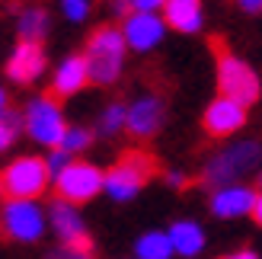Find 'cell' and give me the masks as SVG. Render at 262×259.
<instances>
[{"mask_svg":"<svg viewBox=\"0 0 262 259\" xmlns=\"http://www.w3.org/2000/svg\"><path fill=\"white\" fill-rule=\"evenodd\" d=\"M157 173H160V160H157L150 150L131 147V150H122L119 160L106 170V186L102 189H106L112 199L128 202V199H135L138 192L147 186V179H154Z\"/></svg>","mask_w":262,"mask_h":259,"instance_id":"1","label":"cell"},{"mask_svg":"<svg viewBox=\"0 0 262 259\" xmlns=\"http://www.w3.org/2000/svg\"><path fill=\"white\" fill-rule=\"evenodd\" d=\"M211 51L217 58V90L240 106H253L259 99V77L246 61H240L224 45V38H211Z\"/></svg>","mask_w":262,"mask_h":259,"instance_id":"2","label":"cell"},{"mask_svg":"<svg viewBox=\"0 0 262 259\" xmlns=\"http://www.w3.org/2000/svg\"><path fill=\"white\" fill-rule=\"evenodd\" d=\"M125 35L115 26H102L90 35L86 42V71H90V83L109 87L119 80L122 74V55H125Z\"/></svg>","mask_w":262,"mask_h":259,"instance_id":"3","label":"cell"},{"mask_svg":"<svg viewBox=\"0 0 262 259\" xmlns=\"http://www.w3.org/2000/svg\"><path fill=\"white\" fill-rule=\"evenodd\" d=\"M48 163L42 157H19L0 170V199L4 202H32L48 186Z\"/></svg>","mask_w":262,"mask_h":259,"instance_id":"4","label":"cell"},{"mask_svg":"<svg viewBox=\"0 0 262 259\" xmlns=\"http://www.w3.org/2000/svg\"><path fill=\"white\" fill-rule=\"evenodd\" d=\"M262 160V147L256 141H240V144H230L227 150H221L217 157L205 166L202 173V183L211 186V189H224V186H233L237 179H243L246 173H253Z\"/></svg>","mask_w":262,"mask_h":259,"instance_id":"5","label":"cell"},{"mask_svg":"<svg viewBox=\"0 0 262 259\" xmlns=\"http://www.w3.org/2000/svg\"><path fill=\"white\" fill-rule=\"evenodd\" d=\"M26 132H29L32 141H38V144H45V147L61 144L68 125H64V115H61V102L51 93L38 96L26 106Z\"/></svg>","mask_w":262,"mask_h":259,"instance_id":"6","label":"cell"},{"mask_svg":"<svg viewBox=\"0 0 262 259\" xmlns=\"http://www.w3.org/2000/svg\"><path fill=\"white\" fill-rule=\"evenodd\" d=\"M102 186H106V173L96 170L93 163H68L64 170L55 176V192L61 202H71V205H83L93 196H99Z\"/></svg>","mask_w":262,"mask_h":259,"instance_id":"7","label":"cell"},{"mask_svg":"<svg viewBox=\"0 0 262 259\" xmlns=\"http://www.w3.org/2000/svg\"><path fill=\"white\" fill-rule=\"evenodd\" d=\"M0 227L10 240L32 243L45 230V214L35 202H7L0 208Z\"/></svg>","mask_w":262,"mask_h":259,"instance_id":"8","label":"cell"},{"mask_svg":"<svg viewBox=\"0 0 262 259\" xmlns=\"http://www.w3.org/2000/svg\"><path fill=\"white\" fill-rule=\"evenodd\" d=\"M243 122H246V106H240V102H233L227 96H217L211 106L205 109V115H202V128L211 138L233 135L237 128H243Z\"/></svg>","mask_w":262,"mask_h":259,"instance_id":"9","label":"cell"},{"mask_svg":"<svg viewBox=\"0 0 262 259\" xmlns=\"http://www.w3.org/2000/svg\"><path fill=\"white\" fill-rule=\"evenodd\" d=\"M125 42L138 51H147L163 38V19L157 13H128L125 16Z\"/></svg>","mask_w":262,"mask_h":259,"instance_id":"10","label":"cell"},{"mask_svg":"<svg viewBox=\"0 0 262 259\" xmlns=\"http://www.w3.org/2000/svg\"><path fill=\"white\" fill-rule=\"evenodd\" d=\"M45 71V51L42 42H19L13 48V55L7 61V74L16 83H32L38 74Z\"/></svg>","mask_w":262,"mask_h":259,"instance_id":"11","label":"cell"},{"mask_svg":"<svg viewBox=\"0 0 262 259\" xmlns=\"http://www.w3.org/2000/svg\"><path fill=\"white\" fill-rule=\"evenodd\" d=\"M163 115H166V106H163L160 96H144L128 109V125L125 128L138 138H150V135L160 132Z\"/></svg>","mask_w":262,"mask_h":259,"instance_id":"12","label":"cell"},{"mask_svg":"<svg viewBox=\"0 0 262 259\" xmlns=\"http://www.w3.org/2000/svg\"><path fill=\"white\" fill-rule=\"evenodd\" d=\"M90 83V71H86V58L83 55H74V58H68L58 68V74H55V83H51V90L48 93L55 96L58 102L61 99H68V96H74V93H80V90Z\"/></svg>","mask_w":262,"mask_h":259,"instance_id":"13","label":"cell"},{"mask_svg":"<svg viewBox=\"0 0 262 259\" xmlns=\"http://www.w3.org/2000/svg\"><path fill=\"white\" fill-rule=\"evenodd\" d=\"M253 202H256V192L246 189V186H224L214 192L211 199V211L217 218H240V214H250L253 211Z\"/></svg>","mask_w":262,"mask_h":259,"instance_id":"14","label":"cell"},{"mask_svg":"<svg viewBox=\"0 0 262 259\" xmlns=\"http://www.w3.org/2000/svg\"><path fill=\"white\" fill-rule=\"evenodd\" d=\"M166 26L176 32H199L202 29V0H163Z\"/></svg>","mask_w":262,"mask_h":259,"instance_id":"15","label":"cell"},{"mask_svg":"<svg viewBox=\"0 0 262 259\" xmlns=\"http://www.w3.org/2000/svg\"><path fill=\"white\" fill-rule=\"evenodd\" d=\"M169 240H173V250L179 256H195L205 247V230L192 221H176L169 227Z\"/></svg>","mask_w":262,"mask_h":259,"instance_id":"16","label":"cell"},{"mask_svg":"<svg viewBox=\"0 0 262 259\" xmlns=\"http://www.w3.org/2000/svg\"><path fill=\"white\" fill-rule=\"evenodd\" d=\"M51 221H55V230H58V237H61L64 243H71L74 237L86 234L83 224H80V214L74 211L71 202H61V199H58L55 205H51Z\"/></svg>","mask_w":262,"mask_h":259,"instance_id":"17","label":"cell"},{"mask_svg":"<svg viewBox=\"0 0 262 259\" xmlns=\"http://www.w3.org/2000/svg\"><path fill=\"white\" fill-rule=\"evenodd\" d=\"M135 253H138V259H169V253H176V250H173V240H169V234L150 230V234H144V237L135 243Z\"/></svg>","mask_w":262,"mask_h":259,"instance_id":"18","label":"cell"},{"mask_svg":"<svg viewBox=\"0 0 262 259\" xmlns=\"http://www.w3.org/2000/svg\"><path fill=\"white\" fill-rule=\"evenodd\" d=\"M48 32L45 10H26L19 16V42H42Z\"/></svg>","mask_w":262,"mask_h":259,"instance_id":"19","label":"cell"},{"mask_svg":"<svg viewBox=\"0 0 262 259\" xmlns=\"http://www.w3.org/2000/svg\"><path fill=\"white\" fill-rule=\"evenodd\" d=\"M125 125H128V109L122 106V102H112V106L106 109V115L99 119L102 135H119Z\"/></svg>","mask_w":262,"mask_h":259,"instance_id":"20","label":"cell"},{"mask_svg":"<svg viewBox=\"0 0 262 259\" xmlns=\"http://www.w3.org/2000/svg\"><path fill=\"white\" fill-rule=\"evenodd\" d=\"M23 125H26V119H19L13 109H7L4 115H0V150H7L13 141H16V135H19Z\"/></svg>","mask_w":262,"mask_h":259,"instance_id":"21","label":"cell"},{"mask_svg":"<svg viewBox=\"0 0 262 259\" xmlns=\"http://www.w3.org/2000/svg\"><path fill=\"white\" fill-rule=\"evenodd\" d=\"M90 141H93V135L86 132V128H68L61 138V150H68V154H77V150H86L90 147Z\"/></svg>","mask_w":262,"mask_h":259,"instance_id":"22","label":"cell"},{"mask_svg":"<svg viewBox=\"0 0 262 259\" xmlns=\"http://www.w3.org/2000/svg\"><path fill=\"white\" fill-rule=\"evenodd\" d=\"M61 7H64V16H68V19L80 23V19H86V13H90V0H61Z\"/></svg>","mask_w":262,"mask_h":259,"instance_id":"23","label":"cell"},{"mask_svg":"<svg viewBox=\"0 0 262 259\" xmlns=\"http://www.w3.org/2000/svg\"><path fill=\"white\" fill-rule=\"evenodd\" d=\"M45 163H48V173H55V176H58L64 166L71 163V154H68V150H61V147H51V157H48Z\"/></svg>","mask_w":262,"mask_h":259,"instance_id":"24","label":"cell"},{"mask_svg":"<svg viewBox=\"0 0 262 259\" xmlns=\"http://www.w3.org/2000/svg\"><path fill=\"white\" fill-rule=\"evenodd\" d=\"M160 7H163V0H131V10L135 13H154Z\"/></svg>","mask_w":262,"mask_h":259,"instance_id":"25","label":"cell"},{"mask_svg":"<svg viewBox=\"0 0 262 259\" xmlns=\"http://www.w3.org/2000/svg\"><path fill=\"white\" fill-rule=\"evenodd\" d=\"M48 259H93V253H77V250H71V247H61L58 253H51Z\"/></svg>","mask_w":262,"mask_h":259,"instance_id":"26","label":"cell"},{"mask_svg":"<svg viewBox=\"0 0 262 259\" xmlns=\"http://www.w3.org/2000/svg\"><path fill=\"white\" fill-rule=\"evenodd\" d=\"M233 4L246 13H262V0H233Z\"/></svg>","mask_w":262,"mask_h":259,"instance_id":"27","label":"cell"},{"mask_svg":"<svg viewBox=\"0 0 262 259\" xmlns=\"http://www.w3.org/2000/svg\"><path fill=\"white\" fill-rule=\"evenodd\" d=\"M166 179H169V186H173V189H186V186H189V179L182 176V173H169Z\"/></svg>","mask_w":262,"mask_h":259,"instance_id":"28","label":"cell"},{"mask_svg":"<svg viewBox=\"0 0 262 259\" xmlns=\"http://www.w3.org/2000/svg\"><path fill=\"white\" fill-rule=\"evenodd\" d=\"M250 214H253V221L262 227V192L256 196V202H253V211H250Z\"/></svg>","mask_w":262,"mask_h":259,"instance_id":"29","label":"cell"},{"mask_svg":"<svg viewBox=\"0 0 262 259\" xmlns=\"http://www.w3.org/2000/svg\"><path fill=\"white\" fill-rule=\"evenodd\" d=\"M112 10L115 13H122V16H128V10H131V0H109Z\"/></svg>","mask_w":262,"mask_h":259,"instance_id":"30","label":"cell"},{"mask_svg":"<svg viewBox=\"0 0 262 259\" xmlns=\"http://www.w3.org/2000/svg\"><path fill=\"white\" fill-rule=\"evenodd\" d=\"M221 259H259L253 250H240V253H230V256H221Z\"/></svg>","mask_w":262,"mask_h":259,"instance_id":"31","label":"cell"},{"mask_svg":"<svg viewBox=\"0 0 262 259\" xmlns=\"http://www.w3.org/2000/svg\"><path fill=\"white\" fill-rule=\"evenodd\" d=\"M7 106H10V99H7V93H4V90H0V115L7 112Z\"/></svg>","mask_w":262,"mask_h":259,"instance_id":"32","label":"cell"}]
</instances>
